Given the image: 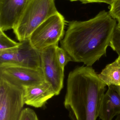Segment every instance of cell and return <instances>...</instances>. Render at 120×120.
<instances>
[{"label": "cell", "mask_w": 120, "mask_h": 120, "mask_svg": "<svg viewBox=\"0 0 120 120\" xmlns=\"http://www.w3.org/2000/svg\"><path fill=\"white\" fill-rule=\"evenodd\" d=\"M117 24L116 19L105 10L89 20L70 22L61 47L72 61L91 66L106 54Z\"/></svg>", "instance_id": "cell-1"}, {"label": "cell", "mask_w": 120, "mask_h": 120, "mask_svg": "<svg viewBox=\"0 0 120 120\" xmlns=\"http://www.w3.org/2000/svg\"><path fill=\"white\" fill-rule=\"evenodd\" d=\"M106 86L91 66L70 71L64 105L71 120H96Z\"/></svg>", "instance_id": "cell-2"}, {"label": "cell", "mask_w": 120, "mask_h": 120, "mask_svg": "<svg viewBox=\"0 0 120 120\" xmlns=\"http://www.w3.org/2000/svg\"><path fill=\"white\" fill-rule=\"evenodd\" d=\"M54 0H28L13 30L17 39H29L32 32L49 18L57 13Z\"/></svg>", "instance_id": "cell-3"}, {"label": "cell", "mask_w": 120, "mask_h": 120, "mask_svg": "<svg viewBox=\"0 0 120 120\" xmlns=\"http://www.w3.org/2000/svg\"><path fill=\"white\" fill-rule=\"evenodd\" d=\"M65 20L58 12L39 26L30 35L29 40L39 52L53 46L58 45L65 35Z\"/></svg>", "instance_id": "cell-4"}, {"label": "cell", "mask_w": 120, "mask_h": 120, "mask_svg": "<svg viewBox=\"0 0 120 120\" xmlns=\"http://www.w3.org/2000/svg\"><path fill=\"white\" fill-rule=\"evenodd\" d=\"M25 104L22 87L0 77V120H18Z\"/></svg>", "instance_id": "cell-5"}, {"label": "cell", "mask_w": 120, "mask_h": 120, "mask_svg": "<svg viewBox=\"0 0 120 120\" xmlns=\"http://www.w3.org/2000/svg\"><path fill=\"white\" fill-rule=\"evenodd\" d=\"M0 77L22 87L46 81L41 68H33L15 65H0Z\"/></svg>", "instance_id": "cell-6"}, {"label": "cell", "mask_w": 120, "mask_h": 120, "mask_svg": "<svg viewBox=\"0 0 120 120\" xmlns=\"http://www.w3.org/2000/svg\"><path fill=\"white\" fill-rule=\"evenodd\" d=\"M58 45L50 46L41 52V68L45 81L51 85L56 95L60 94L63 88L64 69L59 64L56 50Z\"/></svg>", "instance_id": "cell-7"}, {"label": "cell", "mask_w": 120, "mask_h": 120, "mask_svg": "<svg viewBox=\"0 0 120 120\" xmlns=\"http://www.w3.org/2000/svg\"><path fill=\"white\" fill-rule=\"evenodd\" d=\"M28 0H0V30L13 29Z\"/></svg>", "instance_id": "cell-8"}, {"label": "cell", "mask_w": 120, "mask_h": 120, "mask_svg": "<svg viewBox=\"0 0 120 120\" xmlns=\"http://www.w3.org/2000/svg\"><path fill=\"white\" fill-rule=\"evenodd\" d=\"M23 88L25 104L35 108L43 107L49 99L56 96L51 85L46 81Z\"/></svg>", "instance_id": "cell-9"}, {"label": "cell", "mask_w": 120, "mask_h": 120, "mask_svg": "<svg viewBox=\"0 0 120 120\" xmlns=\"http://www.w3.org/2000/svg\"><path fill=\"white\" fill-rule=\"evenodd\" d=\"M120 115V86L111 85L105 93L99 108V116L101 120H112Z\"/></svg>", "instance_id": "cell-10"}, {"label": "cell", "mask_w": 120, "mask_h": 120, "mask_svg": "<svg viewBox=\"0 0 120 120\" xmlns=\"http://www.w3.org/2000/svg\"><path fill=\"white\" fill-rule=\"evenodd\" d=\"M20 42L15 51V65L33 68H41V52L30 44L29 39Z\"/></svg>", "instance_id": "cell-11"}, {"label": "cell", "mask_w": 120, "mask_h": 120, "mask_svg": "<svg viewBox=\"0 0 120 120\" xmlns=\"http://www.w3.org/2000/svg\"><path fill=\"white\" fill-rule=\"evenodd\" d=\"M101 80L108 86L111 85L120 86V58L108 64L98 75Z\"/></svg>", "instance_id": "cell-12"}, {"label": "cell", "mask_w": 120, "mask_h": 120, "mask_svg": "<svg viewBox=\"0 0 120 120\" xmlns=\"http://www.w3.org/2000/svg\"><path fill=\"white\" fill-rule=\"evenodd\" d=\"M8 37L4 31L0 30V52L15 48L20 45Z\"/></svg>", "instance_id": "cell-13"}, {"label": "cell", "mask_w": 120, "mask_h": 120, "mask_svg": "<svg viewBox=\"0 0 120 120\" xmlns=\"http://www.w3.org/2000/svg\"><path fill=\"white\" fill-rule=\"evenodd\" d=\"M56 58L57 60L63 69H65V67L68 62L72 61V58L68 53L61 47L57 46L56 50Z\"/></svg>", "instance_id": "cell-14"}, {"label": "cell", "mask_w": 120, "mask_h": 120, "mask_svg": "<svg viewBox=\"0 0 120 120\" xmlns=\"http://www.w3.org/2000/svg\"><path fill=\"white\" fill-rule=\"evenodd\" d=\"M18 120H39L34 111L30 108L23 109Z\"/></svg>", "instance_id": "cell-15"}, {"label": "cell", "mask_w": 120, "mask_h": 120, "mask_svg": "<svg viewBox=\"0 0 120 120\" xmlns=\"http://www.w3.org/2000/svg\"><path fill=\"white\" fill-rule=\"evenodd\" d=\"M109 13L114 19L117 20L120 18V0H115L110 6Z\"/></svg>", "instance_id": "cell-16"}, {"label": "cell", "mask_w": 120, "mask_h": 120, "mask_svg": "<svg viewBox=\"0 0 120 120\" xmlns=\"http://www.w3.org/2000/svg\"><path fill=\"white\" fill-rule=\"evenodd\" d=\"M115 0H79L82 4L91 3H105L111 5Z\"/></svg>", "instance_id": "cell-17"}, {"label": "cell", "mask_w": 120, "mask_h": 120, "mask_svg": "<svg viewBox=\"0 0 120 120\" xmlns=\"http://www.w3.org/2000/svg\"><path fill=\"white\" fill-rule=\"evenodd\" d=\"M115 120H120V115H118V116H117Z\"/></svg>", "instance_id": "cell-18"}, {"label": "cell", "mask_w": 120, "mask_h": 120, "mask_svg": "<svg viewBox=\"0 0 120 120\" xmlns=\"http://www.w3.org/2000/svg\"><path fill=\"white\" fill-rule=\"evenodd\" d=\"M117 20L118 21V25L120 27V18Z\"/></svg>", "instance_id": "cell-19"}, {"label": "cell", "mask_w": 120, "mask_h": 120, "mask_svg": "<svg viewBox=\"0 0 120 120\" xmlns=\"http://www.w3.org/2000/svg\"><path fill=\"white\" fill-rule=\"evenodd\" d=\"M71 1H79V0H70Z\"/></svg>", "instance_id": "cell-20"}, {"label": "cell", "mask_w": 120, "mask_h": 120, "mask_svg": "<svg viewBox=\"0 0 120 120\" xmlns=\"http://www.w3.org/2000/svg\"></svg>", "instance_id": "cell-21"}]
</instances>
